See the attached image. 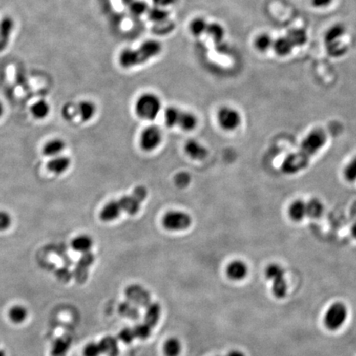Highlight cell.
Listing matches in <instances>:
<instances>
[{
    "mask_svg": "<svg viewBox=\"0 0 356 356\" xmlns=\"http://www.w3.org/2000/svg\"><path fill=\"white\" fill-rule=\"evenodd\" d=\"M350 233H351L352 237L356 240V222H354V223H353V225L351 226Z\"/></svg>",
    "mask_w": 356,
    "mask_h": 356,
    "instance_id": "49",
    "label": "cell"
},
{
    "mask_svg": "<svg viewBox=\"0 0 356 356\" xmlns=\"http://www.w3.org/2000/svg\"><path fill=\"white\" fill-rule=\"evenodd\" d=\"M121 1H122L124 5L129 6V5H131V3L133 2L134 0H121Z\"/></svg>",
    "mask_w": 356,
    "mask_h": 356,
    "instance_id": "52",
    "label": "cell"
},
{
    "mask_svg": "<svg viewBox=\"0 0 356 356\" xmlns=\"http://www.w3.org/2000/svg\"><path fill=\"white\" fill-rule=\"evenodd\" d=\"M274 40L267 33H262L257 36L254 41V46L260 52H266L273 47Z\"/></svg>",
    "mask_w": 356,
    "mask_h": 356,
    "instance_id": "35",
    "label": "cell"
},
{
    "mask_svg": "<svg viewBox=\"0 0 356 356\" xmlns=\"http://www.w3.org/2000/svg\"><path fill=\"white\" fill-rule=\"evenodd\" d=\"M119 313L124 318L130 319H138L139 318V312L137 308H135L133 304L129 302H123L119 305Z\"/></svg>",
    "mask_w": 356,
    "mask_h": 356,
    "instance_id": "36",
    "label": "cell"
},
{
    "mask_svg": "<svg viewBox=\"0 0 356 356\" xmlns=\"http://www.w3.org/2000/svg\"><path fill=\"white\" fill-rule=\"evenodd\" d=\"M4 111H5V108H4V105H3L2 102L0 101V117L4 114Z\"/></svg>",
    "mask_w": 356,
    "mask_h": 356,
    "instance_id": "51",
    "label": "cell"
},
{
    "mask_svg": "<svg viewBox=\"0 0 356 356\" xmlns=\"http://www.w3.org/2000/svg\"><path fill=\"white\" fill-rule=\"evenodd\" d=\"M118 338L121 342L125 344H130L131 342H133L135 338L133 328L127 327V328L123 329L119 333Z\"/></svg>",
    "mask_w": 356,
    "mask_h": 356,
    "instance_id": "44",
    "label": "cell"
},
{
    "mask_svg": "<svg viewBox=\"0 0 356 356\" xmlns=\"http://www.w3.org/2000/svg\"><path fill=\"white\" fill-rule=\"evenodd\" d=\"M66 148V143L61 139H51L43 147V152L46 156L56 157L61 154Z\"/></svg>",
    "mask_w": 356,
    "mask_h": 356,
    "instance_id": "24",
    "label": "cell"
},
{
    "mask_svg": "<svg viewBox=\"0 0 356 356\" xmlns=\"http://www.w3.org/2000/svg\"><path fill=\"white\" fill-rule=\"evenodd\" d=\"M160 314L161 308L159 304H156V303L150 304L148 307L147 312H146L145 318H144L145 323H144L147 324L149 327H155L159 321Z\"/></svg>",
    "mask_w": 356,
    "mask_h": 356,
    "instance_id": "31",
    "label": "cell"
},
{
    "mask_svg": "<svg viewBox=\"0 0 356 356\" xmlns=\"http://www.w3.org/2000/svg\"><path fill=\"white\" fill-rule=\"evenodd\" d=\"M226 272L231 280H241L247 276L248 268L243 261L240 260H234L228 264Z\"/></svg>",
    "mask_w": 356,
    "mask_h": 356,
    "instance_id": "16",
    "label": "cell"
},
{
    "mask_svg": "<svg viewBox=\"0 0 356 356\" xmlns=\"http://www.w3.org/2000/svg\"><path fill=\"white\" fill-rule=\"evenodd\" d=\"M128 8L131 14L135 17H140L142 15L147 13L150 6L143 0H134L133 2L129 5Z\"/></svg>",
    "mask_w": 356,
    "mask_h": 356,
    "instance_id": "38",
    "label": "cell"
},
{
    "mask_svg": "<svg viewBox=\"0 0 356 356\" xmlns=\"http://www.w3.org/2000/svg\"><path fill=\"white\" fill-rule=\"evenodd\" d=\"M287 213L292 221L296 222V223L303 221L306 217H308L307 202L301 199L294 200L289 204L287 210Z\"/></svg>",
    "mask_w": 356,
    "mask_h": 356,
    "instance_id": "13",
    "label": "cell"
},
{
    "mask_svg": "<svg viewBox=\"0 0 356 356\" xmlns=\"http://www.w3.org/2000/svg\"><path fill=\"white\" fill-rule=\"evenodd\" d=\"M12 224V218L8 212L0 211V231L8 229Z\"/></svg>",
    "mask_w": 356,
    "mask_h": 356,
    "instance_id": "45",
    "label": "cell"
},
{
    "mask_svg": "<svg viewBox=\"0 0 356 356\" xmlns=\"http://www.w3.org/2000/svg\"><path fill=\"white\" fill-rule=\"evenodd\" d=\"M307 202V215L311 219H319L324 213L325 207L323 201L318 198L310 199Z\"/></svg>",
    "mask_w": 356,
    "mask_h": 356,
    "instance_id": "26",
    "label": "cell"
},
{
    "mask_svg": "<svg viewBox=\"0 0 356 356\" xmlns=\"http://www.w3.org/2000/svg\"><path fill=\"white\" fill-rule=\"evenodd\" d=\"M0 356H6L5 350H3L0 349Z\"/></svg>",
    "mask_w": 356,
    "mask_h": 356,
    "instance_id": "53",
    "label": "cell"
},
{
    "mask_svg": "<svg viewBox=\"0 0 356 356\" xmlns=\"http://www.w3.org/2000/svg\"><path fill=\"white\" fill-rule=\"evenodd\" d=\"M28 317V308L24 305L17 304L11 307L9 311V318L12 323L21 324L27 320Z\"/></svg>",
    "mask_w": 356,
    "mask_h": 356,
    "instance_id": "29",
    "label": "cell"
},
{
    "mask_svg": "<svg viewBox=\"0 0 356 356\" xmlns=\"http://www.w3.org/2000/svg\"><path fill=\"white\" fill-rule=\"evenodd\" d=\"M93 246V238L87 234H80L72 240L71 247L78 253H89Z\"/></svg>",
    "mask_w": 356,
    "mask_h": 356,
    "instance_id": "22",
    "label": "cell"
},
{
    "mask_svg": "<svg viewBox=\"0 0 356 356\" xmlns=\"http://www.w3.org/2000/svg\"><path fill=\"white\" fill-rule=\"evenodd\" d=\"M344 178L348 182H355L356 181V155L353 157L349 162L346 163L343 170Z\"/></svg>",
    "mask_w": 356,
    "mask_h": 356,
    "instance_id": "40",
    "label": "cell"
},
{
    "mask_svg": "<svg viewBox=\"0 0 356 356\" xmlns=\"http://www.w3.org/2000/svg\"><path fill=\"white\" fill-rule=\"evenodd\" d=\"M181 350V343L177 338H170L163 346V353L166 356H178Z\"/></svg>",
    "mask_w": 356,
    "mask_h": 356,
    "instance_id": "37",
    "label": "cell"
},
{
    "mask_svg": "<svg viewBox=\"0 0 356 356\" xmlns=\"http://www.w3.org/2000/svg\"><path fill=\"white\" fill-rule=\"evenodd\" d=\"M150 329H151V327H149L145 323L135 326L133 328L135 338H139V339L142 340L147 339L150 337V333H151Z\"/></svg>",
    "mask_w": 356,
    "mask_h": 356,
    "instance_id": "42",
    "label": "cell"
},
{
    "mask_svg": "<svg viewBox=\"0 0 356 356\" xmlns=\"http://www.w3.org/2000/svg\"><path fill=\"white\" fill-rule=\"evenodd\" d=\"M266 276L272 280V291L278 299L285 297L287 293V284L285 280V270L278 264H270L266 270Z\"/></svg>",
    "mask_w": 356,
    "mask_h": 356,
    "instance_id": "5",
    "label": "cell"
},
{
    "mask_svg": "<svg viewBox=\"0 0 356 356\" xmlns=\"http://www.w3.org/2000/svg\"><path fill=\"white\" fill-rule=\"evenodd\" d=\"M307 158L303 154H292L283 162V170L287 173H298L308 163Z\"/></svg>",
    "mask_w": 356,
    "mask_h": 356,
    "instance_id": "15",
    "label": "cell"
},
{
    "mask_svg": "<svg viewBox=\"0 0 356 356\" xmlns=\"http://www.w3.org/2000/svg\"><path fill=\"white\" fill-rule=\"evenodd\" d=\"M76 105L78 116H79V118L82 121L88 122L95 116L96 112H97V107L93 101H89V100H83Z\"/></svg>",
    "mask_w": 356,
    "mask_h": 356,
    "instance_id": "17",
    "label": "cell"
},
{
    "mask_svg": "<svg viewBox=\"0 0 356 356\" xmlns=\"http://www.w3.org/2000/svg\"><path fill=\"white\" fill-rule=\"evenodd\" d=\"M162 133L160 128L156 125H150L142 131L139 138V145L145 152H151L160 145Z\"/></svg>",
    "mask_w": 356,
    "mask_h": 356,
    "instance_id": "9",
    "label": "cell"
},
{
    "mask_svg": "<svg viewBox=\"0 0 356 356\" xmlns=\"http://www.w3.org/2000/svg\"><path fill=\"white\" fill-rule=\"evenodd\" d=\"M70 165H71V160L69 157L56 156L49 161L47 169L51 173L59 175L66 173L68 169H70Z\"/></svg>",
    "mask_w": 356,
    "mask_h": 356,
    "instance_id": "19",
    "label": "cell"
},
{
    "mask_svg": "<svg viewBox=\"0 0 356 356\" xmlns=\"http://www.w3.org/2000/svg\"><path fill=\"white\" fill-rule=\"evenodd\" d=\"M272 48L274 50L276 55H279L280 57H285L287 55H290L295 47H293V45L290 43L289 38L285 36H280V37L274 40Z\"/></svg>",
    "mask_w": 356,
    "mask_h": 356,
    "instance_id": "21",
    "label": "cell"
},
{
    "mask_svg": "<svg viewBox=\"0 0 356 356\" xmlns=\"http://www.w3.org/2000/svg\"><path fill=\"white\" fill-rule=\"evenodd\" d=\"M184 150L186 155L193 160H204L209 154L206 148L194 139H188L185 142Z\"/></svg>",
    "mask_w": 356,
    "mask_h": 356,
    "instance_id": "12",
    "label": "cell"
},
{
    "mask_svg": "<svg viewBox=\"0 0 356 356\" xmlns=\"http://www.w3.org/2000/svg\"><path fill=\"white\" fill-rule=\"evenodd\" d=\"M334 0H312V4L315 8L324 9L332 4Z\"/></svg>",
    "mask_w": 356,
    "mask_h": 356,
    "instance_id": "47",
    "label": "cell"
},
{
    "mask_svg": "<svg viewBox=\"0 0 356 356\" xmlns=\"http://www.w3.org/2000/svg\"><path fill=\"white\" fill-rule=\"evenodd\" d=\"M217 120L219 127L223 131H234L242 124V116L238 110L232 107H223L217 113Z\"/></svg>",
    "mask_w": 356,
    "mask_h": 356,
    "instance_id": "6",
    "label": "cell"
},
{
    "mask_svg": "<svg viewBox=\"0 0 356 356\" xmlns=\"http://www.w3.org/2000/svg\"><path fill=\"white\" fill-rule=\"evenodd\" d=\"M347 318V308L342 303H335L328 308L325 314V326L331 330L337 331L342 327Z\"/></svg>",
    "mask_w": 356,
    "mask_h": 356,
    "instance_id": "8",
    "label": "cell"
},
{
    "mask_svg": "<svg viewBox=\"0 0 356 356\" xmlns=\"http://www.w3.org/2000/svg\"><path fill=\"white\" fill-rule=\"evenodd\" d=\"M101 354L108 356H117L119 354L118 345L114 337H106L98 343Z\"/></svg>",
    "mask_w": 356,
    "mask_h": 356,
    "instance_id": "28",
    "label": "cell"
},
{
    "mask_svg": "<svg viewBox=\"0 0 356 356\" xmlns=\"http://www.w3.org/2000/svg\"><path fill=\"white\" fill-rule=\"evenodd\" d=\"M227 356H245L244 354H242V352L238 351V350H233V351L230 352L229 354Z\"/></svg>",
    "mask_w": 356,
    "mask_h": 356,
    "instance_id": "50",
    "label": "cell"
},
{
    "mask_svg": "<svg viewBox=\"0 0 356 356\" xmlns=\"http://www.w3.org/2000/svg\"><path fill=\"white\" fill-rule=\"evenodd\" d=\"M181 112V110L173 106L166 108L164 112V121L166 127L170 128L177 127Z\"/></svg>",
    "mask_w": 356,
    "mask_h": 356,
    "instance_id": "34",
    "label": "cell"
},
{
    "mask_svg": "<svg viewBox=\"0 0 356 356\" xmlns=\"http://www.w3.org/2000/svg\"><path fill=\"white\" fill-rule=\"evenodd\" d=\"M162 44L156 40H148L137 49H124L119 55V64L124 69H131L141 66L162 51Z\"/></svg>",
    "mask_w": 356,
    "mask_h": 356,
    "instance_id": "2",
    "label": "cell"
},
{
    "mask_svg": "<svg viewBox=\"0 0 356 356\" xmlns=\"http://www.w3.org/2000/svg\"><path fill=\"white\" fill-rule=\"evenodd\" d=\"M205 34L211 36L212 40H214L215 46L218 47L223 43V39L225 36V29L221 24H218V23H209L207 26Z\"/></svg>",
    "mask_w": 356,
    "mask_h": 356,
    "instance_id": "23",
    "label": "cell"
},
{
    "mask_svg": "<svg viewBox=\"0 0 356 356\" xmlns=\"http://www.w3.org/2000/svg\"><path fill=\"white\" fill-rule=\"evenodd\" d=\"M192 224V216L185 211L173 210L162 216V225L169 231H183L190 228Z\"/></svg>",
    "mask_w": 356,
    "mask_h": 356,
    "instance_id": "4",
    "label": "cell"
},
{
    "mask_svg": "<svg viewBox=\"0 0 356 356\" xmlns=\"http://www.w3.org/2000/svg\"><path fill=\"white\" fill-rule=\"evenodd\" d=\"M93 261H94V257L92 253H86L82 256L75 269V279L78 284L82 285L86 281L88 275H89V266L93 263Z\"/></svg>",
    "mask_w": 356,
    "mask_h": 356,
    "instance_id": "14",
    "label": "cell"
},
{
    "mask_svg": "<svg viewBox=\"0 0 356 356\" xmlns=\"http://www.w3.org/2000/svg\"><path fill=\"white\" fill-rule=\"evenodd\" d=\"M327 136L324 131L314 130L307 135L301 143V153L308 158L318 153L324 146Z\"/></svg>",
    "mask_w": 356,
    "mask_h": 356,
    "instance_id": "7",
    "label": "cell"
},
{
    "mask_svg": "<svg viewBox=\"0 0 356 356\" xmlns=\"http://www.w3.org/2000/svg\"><path fill=\"white\" fill-rule=\"evenodd\" d=\"M147 196V188L143 185H138L131 194L122 196L119 200H111L107 203L101 210L100 219L101 221L108 223L118 219L123 212L130 215H136Z\"/></svg>",
    "mask_w": 356,
    "mask_h": 356,
    "instance_id": "1",
    "label": "cell"
},
{
    "mask_svg": "<svg viewBox=\"0 0 356 356\" xmlns=\"http://www.w3.org/2000/svg\"><path fill=\"white\" fill-rule=\"evenodd\" d=\"M72 337L63 335L55 340L51 348V356H66L71 346Z\"/></svg>",
    "mask_w": 356,
    "mask_h": 356,
    "instance_id": "20",
    "label": "cell"
},
{
    "mask_svg": "<svg viewBox=\"0 0 356 356\" xmlns=\"http://www.w3.org/2000/svg\"><path fill=\"white\" fill-rule=\"evenodd\" d=\"M148 17L150 21L155 24H162L164 22L169 20V11L166 10L165 8H161V7L153 6L152 8H150L148 10Z\"/></svg>",
    "mask_w": 356,
    "mask_h": 356,
    "instance_id": "27",
    "label": "cell"
},
{
    "mask_svg": "<svg viewBox=\"0 0 356 356\" xmlns=\"http://www.w3.org/2000/svg\"><path fill=\"white\" fill-rule=\"evenodd\" d=\"M161 109L162 101L159 97L153 93H143L135 101V113L143 120H155Z\"/></svg>",
    "mask_w": 356,
    "mask_h": 356,
    "instance_id": "3",
    "label": "cell"
},
{
    "mask_svg": "<svg viewBox=\"0 0 356 356\" xmlns=\"http://www.w3.org/2000/svg\"><path fill=\"white\" fill-rule=\"evenodd\" d=\"M124 294L127 295V299L135 305L145 308L151 304L150 293L140 285H130L127 287Z\"/></svg>",
    "mask_w": 356,
    "mask_h": 356,
    "instance_id": "10",
    "label": "cell"
},
{
    "mask_svg": "<svg viewBox=\"0 0 356 356\" xmlns=\"http://www.w3.org/2000/svg\"><path fill=\"white\" fill-rule=\"evenodd\" d=\"M346 33V28L343 24H336L328 28L324 36V44H333V43H340L341 39Z\"/></svg>",
    "mask_w": 356,
    "mask_h": 356,
    "instance_id": "18",
    "label": "cell"
},
{
    "mask_svg": "<svg viewBox=\"0 0 356 356\" xmlns=\"http://www.w3.org/2000/svg\"><path fill=\"white\" fill-rule=\"evenodd\" d=\"M287 37L295 47H301L308 41V34L305 30L301 28H295L289 31L286 35Z\"/></svg>",
    "mask_w": 356,
    "mask_h": 356,
    "instance_id": "30",
    "label": "cell"
},
{
    "mask_svg": "<svg viewBox=\"0 0 356 356\" xmlns=\"http://www.w3.org/2000/svg\"><path fill=\"white\" fill-rule=\"evenodd\" d=\"M198 124V120L196 115L192 112L181 111L177 127L185 131H193Z\"/></svg>",
    "mask_w": 356,
    "mask_h": 356,
    "instance_id": "25",
    "label": "cell"
},
{
    "mask_svg": "<svg viewBox=\"0 0 356 356\" xmlns=\"http://www.w3.org/2000/svg\"><path fill=\"white\" fill-rule=\"evenodd\" d=\"M191 181H192V177L186 172H180L177 173L174 177V183L180 189L187 187L188 185H190Z\"/></svg>",
    "mask_w": 356,
    "mask_h": 356,
    "instance_id": "41",
    "label": "cell"
},
{
    "mask_svg": "<svg viewBox=\"0 0 356 356\" xmlns=\"http://www.w3.org/2000/svg\"><path fill=\"white\" fill-rule=\"evenodd\" d=\"M14 28V20L9 16H5L0 20V52L9 46Z\"/></svg>",
    "mask_w": 356,
    "mask_h": 356,
    "instance_id": "11",
    "label": "cell"
},
{
    "mask_svg": "<svg viewBox=\"0 0 356 356\" xmlns=\"http://www.w3.org/2000/svg\"><path fill=\"white\" fill-rule=\"evenodd\" d=\"M50 111H51L50 105L45 100H40V101H36L31 108V112H32V116L35 118L40 119V120L46 118L48 116L49 113H50Z\"/></svg>",
    "mask_w": 356,
    "mask_h": 356,
    "instance_id": "33",
    "label": "cell"
},
{
    "mask_svg": "<svg viewBox=\"0 0 356 356\" xmlns=\"http://www.w3.org/2000/svg\"><path fill=\"white\" fill-rule=\"evenodd\" d=\"M208 22L201 17H195L189 24V31L192 36L199 37L201 36L206 32Z\"/></svg>",
    "mask_w": 356,
    "mask_h": 356,
    "instance_id": "32",
    "label": "cell"
},
{
    "mask_svg": "<svg viewBox=\"0 0 356 356\" xmlns=\"http://www.w3.org/2000/svg\"><path fill=\"white\" fill-rule=\"evenodd\" d=\"M62 115L66 120H74L76 116H78L76 104L68 103L64 106L63 109H62Z\"/></svg>",
    "mask_w": 356,
    "mask_h": 356,
    "instance_id": "43",
    "label": "cell"
},
{
    "mask_svg": "<svg viewBox=\"0 0 356 356\" xmlns=\"http://www.w3.org/2000/svg\"><path fill=\"white\" fill-rule=\"evenodd\" d=\"M174 1L175 0H153V3H154V6L165 8V7L171 5Z\"/></svg>",
    "mask_w": 356,
    "mask_h": 356,
    "instance_id": "48",
    "label": "cell"
},
{
    "mask_svg": "<svg viewBox=\"0 0 356 356\" xmlns=\"http://www.w3.org/2000/svg\"><path fill=\"white\" fill-rule=\"evenodd\" d=\"M325 47H326V50H327V54L331 57L333 58L342 57L347 52V47L346 46H344L342 41L327 45V46H325Z\"/></svg>",
    "mask_w": 356,
    "mask_h": 356,
    "instance_id": "39",
    "label": "cell"
},
{
    "mask_svg": "<svg viewBox=\"0 0 356 356\" xmlns=\"http://www.w3.org/2000/svg\"><path fill=\"white\" fill-rule=\"evenodd\" d=\"M101 354V349H100L98 343L89 344L83 350V355L85 356H100Z\"/></svg>",
    "mask_w": 356,
    "mask_h": 356,
    "instance_id": "46",
    "label": "cell"
}]
</instances>
